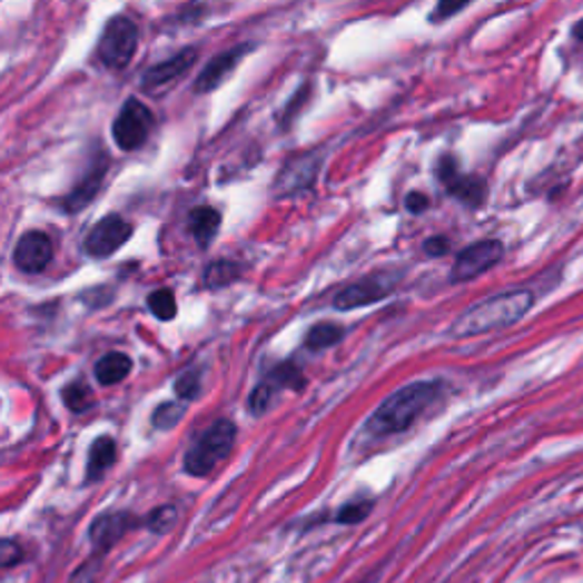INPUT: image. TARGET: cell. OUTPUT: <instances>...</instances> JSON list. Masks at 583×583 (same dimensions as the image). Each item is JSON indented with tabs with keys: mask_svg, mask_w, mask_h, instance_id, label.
Here are the masks:
<instances>
[{
	"mask_svg": "<svg viewBox=\"0 0 583 583\" xmlns=\"http://www.w3.org/2000/svg\"><path fill=\"white\" fill-rule=\"evenodd\" d=\"M533 292L511 289L470 306L452 326L456 337H474L517 324L533 308Z\"/></svg>",
	"mask_w": 583,
	"mask_h": 583,
	"instance_id": "1",
	"label": "cell"
},
{
	"mask_svg": "<svg viewBox=\"0 0 583 583\" xmlns=\"http://www.w3.org/2000/svg\"><path fill=\"white\" fill-rule=\"evenodd\" d=\"M443 395V383L417 381L387 397L367 422L374 435H393L406 431L437 397Z\"/></svg>",
	"mask_w": 583,
	"mask_h": 583,
	"instance_id": "2",
	"label": "cell"
},
{
	"mask_svg": "<svg viewBox=\"0 0 583 583\" xmlns=\"http://www.w3.org/2000/svg\"><path fill=\"white\" fill-rule=\"evenodd\" d=\"M237 428L230 419L215 422L194 447L185 454V472L191 476H208L221 465L235 445Z\"/></svg>",
	"mask_w": 583,
	"mask_h": 583,
	"instance_id": "3",
	"label": "cell"
},
{
	"mask_svg": "<svg viewBox=\"0 0 583 583\" xmlns=\"http://www.w3.org/2000/svg\"><path fill=\"white\" fill-rule=\"evenodd\" d=\"M137 46H139L137 23L126 14H119L106 23L101 39L96 43V58H99V62L106 69L123 71L132 62Z\"/></svg>",
	"mask_w": 583,
	"mask_h": 583,
	"instance_id": "4",
	"label": "cell"
},
{
	"mask_svg": "<svg viewBox=\"0 0 583 583\" xmlns=\"http://www.w3.org/2000/svg\"><path fill=\"white\" fill-rule=\"evenodd\" d=\"M154 128H156L154 110L141 103L139 99H135V96H130L112 121V139L121 151L128 154L139 151L141 146L149 141Z\"/></svg>",
	"mask_w": 583,
	"mask_h": 583,
	"instance_id": "5",
	"label": "cell"
},
{
	"mask_svg": "<svg viewBox=\"0 0 583 583\" xmlns=\"http://www.w3.org/2000/svg\"><path fill=\"white\" fill-rule=\"evenodd\" d=\"M435 176L454 199L465 204L467 208H481L488 199V182L478 176L463 174L458 160L454 156H443L435 165Z\"/></svg>",
	"mask_w": 583,
	"mask_h": 583,
	"instance_id": "6",
	"label": "cell"
},
{
	"mask_svg": "<svg viewBox=\"0 0 583 583\" xmlns=\"http://www.w3.org/2000/svg\"><path fill=\"white\" fill-rule=\"evenodd\" d=\"M319 167H322L319 151H304L292 156L274 180V194L278 199H287L310 189L315 185Z\"/></svg>",
	"mask_w": 583,
	"mask_h": 583,
	"instance_id": "7",
	"label": "cell"
},
{
	"mask_svg": "<svg viewBox=\"0 0 583 583\" xmlns=\"http://www.w3.org/2000/svg\"><path fill=\"white\" fill-rule=\"evenodd\" d=\"M504 258V245L500 239H481L463 249L452 267V283H467L481 274L491 271Z\"/></svg>",
	"mask_w": 583,
	"mask_h": 583,
	"instance_id": "8",
	"label": "cell"
},
{
	"mask_svg": "<svg viewBox=\"0 0 583 583\" xmlns=\"http://www.w3.org/2000/svg\"><path fill=\"white\" fill-rule=\"evenodd\" d=\"M132 235V226L121 215H108L96 221L85 237V254L91 258H108L117 254Z\"/></svg>",
	"mask_w": 583,
	"mask_h": 583,
	"instance_id": "9",
	"label": "cell"
},
{
	"mask_svg": "<svg viewBox=\"0 0 583 583\" xmlns=\"http://www.w3.org/2000/svg\"><path fill=\"white\" fill-rule=\"evenodd\" d=\"M397 287V276L393 274H374L367 276L349 287H345L343 292H337V297L333 302V306L337 310H356L363 306H372L381 299H385L387 295H393Z\"/></svg>",
	"mask_w": 583,
	"mask_h": 583,
	"instance_id": "10",
	"label": "cell"
},
{
	"mask_svg": "<svg viewBox=\"0 0 583 583\" xmlns=\"http://www.w3.org/2000/svg\"><path fill=\"white\" fill-rule=\"evenodd\" d=\"M254 51V43H237L233 48H228V51L215 56L199 73L197 82H194V91L197 93H210L215 91L219 85H224L230 73L235 71V67L245 60L249 53Z\"/></svg>",
	"mask_w": 583,
	"mask_h": 583,
	"instance_id": "11",
	"label": "cell"
},
{
	"mask_svg": "<svg viewBox=\"0 0 583 583\" xmlns=\"http://www.w3.org/2000/svg\"><path fill=\"white\" fill-rule=\"evenodd\" d=\"M53 260V241L41 230H28L14 247V265L23 274H39Z\"/></svg>",
	"mask_w": 583,
	"mask_h": 583,
	"instance_id": "12",
	"label": "cell"
},
{
	"mask_svg": "<svg viewBox=\"0 0 583 583\" xmlns=\"http://www.w3.org/2000/svg\"><path fill=\"white\" fill-rule=\"evenodd\" d=\"M199 60V48L197 46H187L182 48L180 53H176L174 58L158 62L156 67H151L149 71L144 73L141 78V87L149 89V91H158L162 87L174 85L180 76H185L194 65Z\"/></svg>",
	"mask_w": 583,
	"mask_h": 583,
	"instance_id": "13",
	"label": "cell"
},
{
	"mask_svg": "<svg viewBox=\"0 0 583 583\" xmlns=\"http://www.w3.org/2000/svg\"><path fill=\"white\" fill-rule=\"evenodd\" d=\"M137 526L135 517L128 513H103L96 517L89 526V541L96 554H103L115 547L128 531Z\"/></svg>",
	"mask_w": 583,
	"mask_h": 583,
	"instance_id": "14",
	"label": "cell"
},
{
	"mask_svg": "<svg viewBox=\"0 0 583 583\" xmlns=\"http://www.w3.org/2000/svg\"><path fill=\"white\" fill-rule=\"evenodd\" d=\"M106 174H108V158L99 156V160L91 162V167L85 171V176L78 180V185L60 201L65 213L85 210L96 199V194L101 191Z\"/></svg>",
	"mask_w": 583,
	"mask_h": 583,
	"instance_id": "15",
	"label": "cell"
},
{
	"mask_svg": "<svg viewBox=\"0 0 583 583\" xmlns=\"http://www.w3.org/2000/svg\"><path fill=\"white\" fill-rule=\"evenodd\" d=\"M189 230L194 235V239L199 241V247H208L213 245V239L217 237L219 233V226H221V215L210 208V206H201V208H194L189 213Z\"/></svg>",
	"mask_w": 583,
	"mask_h": 583,
	"instance_id": "16",
	"label": "cell"
},
{
	"mask_svg": "<svg viewBox=\"0 0 583 583\" xmlns=\"http://www.w3.org/2000/svg\"><path fill=\"white\" fill-rule=\"evenodd\" d=\"M117 461V443L108 435L96 437L91 449H89V465H87V476L91 481L103 478V474L115 465Z\"/></svg>",
	"mask_w": 583,
	"mask_h": 583,
	"instance_id": "17",
	"label": "cell"
},
{
	"mask_svg": "<svg viewBox=\"0 0 583 583\" xmlns=\"http://www.w3.org/2000/svg\"><path fill=\"white\" fill-rule=\"evenodd\" d=\"M132 369V360L126 356V354H108L103 356L99 363H96V378H99V383L103 385H117L121 383Z\"/></svg>",
	"mask_w": 583,
	"mask_h": 583,
	"instance_id": "18",
	"label": "cell"
},
{
	"mask_svg": "<svg viewBox=\"0 0 583 583\" xmlns=\"http://www.w3.org/2000/svg\"><path fill=\"white\" fill-rule=\"evenodd\" d=\"M239 276H241V267L237 263H233V260H217V263H210L206 267L204 285L210 287V289H217V287H226V285L235 283Z\"/></svg>",
	"mask_w": 583,
	"mask_h": 583,
	"instance_id": "19",
	"label": "cell"
},
{
	"mask_svg": "<svg viewBox=\"0 0 583 583\" xmlns=\"http://www.w3.org/2000/svg\"><path fill=\"white\" fill-rule=\"evenodd\" d=\"M345 330L343 326L337 324H317L308 330L306 335V345L313 349V352H322V349H328L333 345H337L339 339H343Z\"/></svg>",
	"mask_w": 583,
	"mask_h": 583,
	"instance_id": "20",
	"label": "cell"
},
{
	"mask_svg": "<svg viewBox=\"0 0 583 583\" xmlns=\"http://www.w3.org/2000/svg\"><path fill=\"white\" fill-rule=\"evenodd\" d=\"M176 522H178V508L167 504L149 513V517H146V528L156 533V536H165V533H169L176 526Z\"/></svg>",
	"mask_w": 583,
	"mask_h": 583,
	"instance_id": "21",
	"label": "cell"
},
{
	"mask_svg": "<svg viewBox=\"0 0 583 583\" xmlns=\"http://www.w3.org/2000/svg\"><path fill=\"white\" fill-rule=\"evenodd\" d=\"M62 399H65L67 408L73 411V413H85L91 406V393L82 381L69 383L62 391Z\"/></svg>",
	"mask_w": 583,
	"mask_h": 583,
	"instance_id": "22",
	"label": "cell"
},
{
	"mask_svg": "<svg viewBox=\"0 0 583 583\" xmlns=\"http://www.w3.org/2000/svg\"><path fill=\"white\" fill-rule=\"evenodd\" d=\"M149 308H151V313H154L158 319L171 322V319L176 317V313H178L174 292H171V289H165V287H162V289H156L154 295L149 297Z\"/></svg>",
	"mask_w": 583,
	"mask_h": 583,
	"instance_id": "23",
	"label": "cell"
},
{
	"mask_svg": "<svg viewBox=\"0 0 583 583\" xmlns=\"http://www.w3.org/2000/svg\"><path fill=\"white\" fill-rule=\"evenodd\" d=\"M182 415H185V404H180V402H167V404H162V406L156 408L151 422H154L156 428L169 431V428H174V426L182 419Z\"/></svg>",
	"mask_w": 583,
	"mask_h": 583,
	"instance_id": "24",
	"label": "cell"
},
{
	"mask_svg": "<svg viewBox=\"0 0 583 583\" xmlns=\"http://www.w3.org/2000/svg\"><path fill=\"white\" fill-rule=\"evenodd\" d=\"M372 508H374V502H369V500H356V502H349L347 506L339 508L335 520H337L339 524H358V522H363V520L372 513Z\"/></svg>",
	"mask_w": 583,
	"mask_h": 583,
	"instance_id": "25",
	"label": "cell"
},
{
	"mask_svg": "<svg viewBox=\"0 0 583 583\" xmlns=\"http://www.w3.org/2000/svg\"><path fill=\"white\" fill-rule=\"evenodd\" d=\"M174 391H176L178 399H182V402H194V399L199 397V393H201V376L194 374V372L182 374V376L176 381Z\"/></svg>",
	"mask_w": 583,
	"mask_h": 583,
	"instance_id": "26",
	"label": "cell"
},
{
	"mask_svg": "<svg viewBox=\"0 0 583 583\" xmlns=\"http://www.w3.org/2000/svg\"><path fill=\"white\" fill-rule=\"evenodd\" d=\"M470 3H472V0H437L435 10L428 14V21L431 23H443V21L452 19L454 14L463 12Z\"/></svg>",
	"mask_w": 583,
	"mask_h": 583,
	"instance_id": "27",
	"label": "cell"
},
{
	"mask_svg": "<svg viewBox=\"0 0 583 583\" xmlns=\"http://www.w3.org/2000/svg\"><path fill=\"white\" fill-rule=\"evenodd\" d=\"M274 383L271 381H265L260 383L256 391L251 393V399H249V411L254 415H263L267 411V406L271 404V397H274Z\"/></svg>",
	"mask_w": 583,
	"mask_h": 583,
	"instance_id": "28",
	"label": "cell"
},
{
	"mask_svg": "<svg viewBox=\"0 0 583 583\" xmlns=\"http://www.w3.org/2000/svg\"><path fill=\"white\" fill-rule=\"evenodd\" d=\"M274 385L278 383V385H292V387H299V385H304V376H302V369L297 367V365H292V363H287V365H280L276 372H271V378H269Z\"/></svg>",
	"mask_w": 583,
	"mask_h": 583,
	"instance_id": "29",
	"label": "cell"
},
{
	"mask_svg": "<svg viewBox=\"0 0 583 583\" xmlns=\"http://www.w3.org/2000/svg\"><path fill=\"white\" fill-rule=\"evenodd\" d=\"M101 570V554H96L93 559L85 561L69 579V583H96V576H99Z\"/></svg>",
	"mask_w": 583,
	"mask_h": 583,
	"instance_id": "30",
	"label": "cell"
},
{
	"mask_svg": "<svg viewBox=\"0 0 583 583\" xmlns=\"http://www.w3.org/2000/svg\"><path fill=\"white\" fill-rule=\"evenodd\" d=\"M23 561V550L19 547V543L6 538L3 543H0V565H3L6 570L21 563Z\"/></svg>",
	"mask_w": 583,
	"mask_h": 583,
	"instance_id": "31",
	"label": "cell"
},
{
	"mask_svg": "<svg viewBox=\"0 0 583 583\" xmlns=\"http://www.w3.org/2000/svg\"><path fill=\"white\" fill-rule=\"evenodd\" d=\"M449 239L445 235H433L424 241V254L431 258H443L449 254Z\"/></svg>",
	"mask_w": 583,
	"mask_h": 583,
	"instance_id": "32",
	"label": "cell"
},
{
	"mask_svg": "<svg viewBox=\"0 0 583 583\" xmlns=\"http://www.w3.org/2000/svg\"><path fill=\"white\" fill-rule=\"evenodd\" d=\"M431 201L424 191H408L406 197V210L413 213V215H422L424 210H428Z\"/></svg>",
	"mask_w": 583,
	"mask_h": 583,
	"instance_id": "33",
	"label": "cell"
},
{
	"mask_svg": "<svg viewBox=\"0 0 583 583\" xmlns=\"http://www.w3.org/2000/svg\"><path fill=\"white\" fill-rule=\"evenodd\" d=\"M572 34H574L579 41H583V19L572 28Z\"/></svg>",
	"mask_w": 583,
	"mask_h": 583,
	"instance_id": "34",
	"label": "cell"
}]
</instances>
